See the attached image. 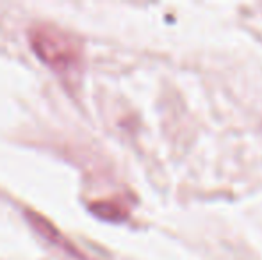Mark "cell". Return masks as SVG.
Wrapping results in <instances>:
<instances>
[{"mask_svg":"<svg viewBox=\"0 0 262 260\" xmlns=\"http://www.w3.org/2000/svg\"><path fill=\"white\" fill-rule=\"evenodd\" d=\"M90 208L97 216H100V218L113 219V221H116V219H120L125 216L123 208H120L116 203H111V201H95V203L90 205Z\"/></svg>","mask_w":262,"mask_h":260,"instance_id":"cell-3","label":"cell"},{"mask_svg":"<svg viewBox=\"0 0 262 260\" xmlns=\"http://www.w3.org/2000/svg\"><path fill=\"white\" fill-rule=\"evenodd\" d=\"M25 218H27V221L31 223V226L36 230V232L39 233V235H43L47 241H50V243L55 244L57 248H61V250L64 251V253L72 255L73 258L86 260L84 253H80L79 248H77L75 244H73L70 239H66V237L62 235L61 232H59L57 226H54L52 223H50L47 218H43L41 214H38V212H34V210H31V208H27V210H25Z\"/></svg>","mask_w":262,"mask_h":260,"instance_id":"cell-2","label":"cell"},{"mask_svg":"<svg viewBox=\"0 0 262 260\" xmlns=\"http://www.w3.org/2000/svg\"><path fill=\"white\" fill-rule=\"evenodd\" d=\"M29 43L34 54L57 73H70L80 64L82 45L75 34L52 23L32 25Z\"/></svg>","mask_w":262,"mask_h":260,"instance_id":"cell-1","label":"cell"}]
</instances>
